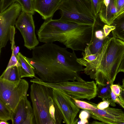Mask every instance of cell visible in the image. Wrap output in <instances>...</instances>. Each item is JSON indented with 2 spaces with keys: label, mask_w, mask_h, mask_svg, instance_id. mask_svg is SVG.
<instances>
[{
  "label": "cell",
  "mask_w": 124,
  "mask_h": 124,
  "mask_svg": "<svg viewBox=\"0 0 124 124\" xmlns=\"http://www.w3.org/2000/svg\"><path fill=\"white\" fill-rule=\"evenodd\" d=\"M67 49L53 43H45L35 47L32 57L26 58L44 81H84L78 74L84 71L83 66L77 61L74 51L70 52Z\"/></svg>",
  "instance_id": "obj_1"
},
{
  "label": "cell",
  "mask_w": 124,
  "mask_h": 124,
  "mask_svg": "<svg viewBox=\"0 0 124 124\" xmlns=\"http://www.w3.org/2000/svg\"><path fill=\"white\" fill-rule=\"evenodd\" d=\"M52 18L45 20L38 31L39 41L44 43L58 42L73 51L84 52L91 41L93 26Z\"/></svg>",
  "instance_id": "obj_2"
},
{
  "label": "cell",
  "mask_w": 124,
  "mask_h": 124,
  "mask_svg": "<svg viewBox=\"0 0 124 124\" xmlns=\"http://www.w3.org/2000/svg\"><path fill=\"white\" fill-rule=\"evenodd\" d=\"M124 55V41L113 37L103 46L94 60L89 61L78 58L84 72L94 79L96 84H113Z\"/></svg>",
  "instance_id": "obj_3"
},
{
  "label": "cell",
  "mask_w": 124,
  "mask_h": 124,
  "mask_svg": "<svg viewBox=\"0 0 124 124\" xmlns=\"http://www.w3.org/2000/svg\"><path fill=\"white\" fill-rule=\"evenodd\" d=\"M32 83L30 96L35 124H56L52 89L40 84Z\"/></svg>",
  "instance_id": "obj_4"
},
{
  "label": "cell",
  "mask_w": 124,
  "mask_h": 124,
  "mask_svg": "<svg viewBox=\"0 0 124 124\" xmlns=\"http://www.w3.org/2000/svg\"><path fill=\"white\" fill-rule=\"evenodd\" d=\"M59 9L63 21L93 26L96 20L90 0H62Z\"/></svg>",
  "instance_id": "obj_5"
},
{
  "label": "cell",
  "mask_w": 124,
  "mask_h": 124,
  "mask_svg": "<svg viewBox=\"0 0 124 124\" xmlns=\"http://www.w3.org/2000/svg\"><path fill=\"white\" fill-rule=\"evenodd\" d=\"M31 82L40 84L52 89L62 90L70 97L79 100L90 101L97 95V85L91 81H68L56 83L46 82L35 77Z\"/></svg>",
  "instance_id": "obj_6"
},
{
  "label": "cell",
  "mask_w": 124,
  "mask_h": 124,
  "mask_svg": "<svg viewBox=\"0 0 124 124\" xmlns=\"http://www.w3.org/2000/svg\"><path fill=\"white\" fill-rule=\"evenodd\" d=\"M29 86L24 79L12 82L0 78V100L14 112L21 100L27 96Z\"/></svg>",
  "instance_id": "obj_7"
},
{
  "label": "cell",
  "mask_w": 124,
  "mask_h": 124,
  "mask_svg": "<svg viewBox=\"0 0 124 124\" xmlns=\"http://www.w3.org/2000/svg\"><path fill=\"white\" fill-rule=\"evenodd\" d=\"M114 28L112 25H108L101 21L99 16H96L93 25L91 41L82 53L83 57L92 55L98 56L104 45L113 36L112 31Z\"/></svg>",
  "instance_id": "obj_8"
},
{
  "label": "cell",
  "mask_w": 124,
  "mask_h": 124,
  "mask_svg": "<svg viewBox=\"0 0 124 124\" xmlns=\"http://www.w3.org/2000/svg\"><path fill=\"white\" fill-rule=\"evenodd\" d=\"M52 96L55 109L64 123L67 124L77 123L76 116L79 108L71 97L62 90L53 89Z\"/></svg>",
  "instance_id": "obj_9"
},
{
  "label": "cell",
  "mask_w": 124,
  "mask_h": 124,
  "mask_svg": "<svg viewBox=\"0 0 124 124\" xmlns=\"http://www.w3.org/2000/svg\"><path fill=\"white\" fill-rule=\"evenodd\" d=\"M22 11L19 3L16 2L0 13V54L10 39V28L15 23Z\"/></svg>",
  "instance_id": "obj_10"
},
{
  "label": "cell",
  "mask_w": 124,
  "mask_h": 124,
  "mask_svg": "<svg viewBox=\"0 0 124 124\" xmlns=\"http://www.w3.org/2000/svg\"><path fill=\"white\" fill-rule=\"evenodd\" d=\"M32 14L22 11L16 21V27L20 31L24 41V46L30 50L39 44L35 33Z\"/></svg>",
  "instance_id": "obj_11"
},
{
  "label": "cell",
  "mask_w": 124,
  "mask_h": 124,
  "mask_svg": "<svg viewBox=\"0 0 124 124\" xmlns=\"http://www.w3.org/2000/svg\"><path fill=\"white\" fill-rule=\"evenodd\" d=\"M85 110L89 113L91 117L104 124H124V112L121 109L108 107L101 109L96 105L93 110Z\"/></svg>",
  "instance_id": "obj_12"
},
{
  "label": "cell",
  "mask_w": 124,
  "mask_h": 124,
  "mask_svg": "<svg viewBox=\"0 0 124 124\" xmlns=\"http://www.w3.org/2000/svg\"><path fill=\"white\" fill-rule=\"evenodd\" d=\"M11 120L13 124H35L33 109L27 96L19 102Z\"/></svg>",
  "instance_id": "obj_13"
},
{
  "label": "cell",
  "mask_w": 124,
  "mask_h": 124,
  "mask_svg": "<svg viewBox=\"0 0 124 124\" xmlns=\"http://www.w3.org/2000/svg\"><path fill=\"white\" fill-rule=\"evenodd\" d=\"M34 9L42 19L46 20L53 17L59 9L62 0H33Z\"/></svg>",
  "instance_id": "obj_14"
},
{
  "label": "cell",
  "mask_w": 124,
  "mask_h": 124,
  "mask_svg": "<svg viewBox=\"0 0 124 124\" xmlns=\"http://www.w3.org/2000/svg\"><path fill=\"white\" fill-rule=\"evenodd\" d=\"M117 12L114 0H103L99 16L101 21L110 25L115 20Z\"/></svg>",
  "instance_id": "obj_15"
},
{
  "label": "cell",
  "mask_w": 124,
  "mask_h": 124,
  "mask_svg": "<svg viewBox=\"0 0 124 124\" xmlns=\"http://www.w3.org/2000/svg\"><path fill=\"white\" fill-rule=\"evenodd\" d=\"M18 62L20 64L19 66L21 78L24 77L33 78L35 77V68L30 64L26 57L19 52L17 55Z\"/></svg>",
  "instance_id": "obj_16"
},
{
  "label": "cell",
  "mask_w": 124,
  "mask_h": 124,
  "mask_svg": "<svg viewBox=\"0 0 124 124\" xmlns=\"http://www.w3.org/2000/svg\"><path fill=\"white\" fill-rule=\"evenodd\" d=\"M0 78L10 81H16L21 79L19 66L15 65L7 67L0 77Z\"/></svg>",
  "instance_id": "obj_17"
},
{
  "label": "cell",
  "mask_w": 124,
  "mask_h": 124,
  "mask_svg": "<svg viewBox=\"0 0 124 124\" xmlns=\"http://www.w3.org/2000/svg\"><path fill=\"white\" fill-rule=\"evenodd\" d=\"M111 25L114 27L112 31L113 36L124 41V17L115 19Z\"/></svg>",
  "instance_id": "obj_18"
},
{
  "label": "cell",
  "mask_w": 124,
  "mask_h": 124,
  "mask_svg": "<svg viewBox=\"0 0 124 124\" xmlns=\"http://www.w3.org/2000/svg\"><path fill=\"white\" fill-rule=\"evenodd\" d=\"M113 84L108 83L103 85L97 84V95L98 97L103 99H106L111 97V85Z\"/></svg>",
  "instance_id": "obj_19"
},
{
  "label": "cell",
  "mask_w": 124,
  "mask_h": 124,
  "mask_svg": "<svg viewBox=\"0 0 124 124\" xmlns=\"http://www.w3.org/2000/svg\"><path fill=\"white\" fill-rule=\"evenodd\" d=\"M14 112L0 100V120L6 121L11 120Z\"/></svg>",
  "instance_id": "obj_20"
},
{
  "label": "cell",
  "mask_w": 124,
  "mask_h": 124,
  "mask_svg": "<svg viewBox=\"0 0 124 124\" xmlns=\"http://www.w3.org/2000/svg\"><path fill=\"white\" fill-rule=\"evenodd\" d=\"M21 5L22 11L34 14L35 11L34 9L33 0H15Z\"/></svg>",
  "instance_id": "obj_21"
},
{
  "label": "cell",
  "mask_w": 124,
  "mask_h": 124,
  "mask_svg": "<svg viewBox=\"0 0 124 124\" xmlns=\"http://www.w3.org/2000/svg\"><path fill=\"white\" fill-rule=\"evenodd\" d=\"M71 97L75 104L79 108L85 110H93L95 108L97 105L90 102L82 101Z\"/></svg>",
  "instance_id": "obj_22"
},
{
  "label": "cell",
  "mask_w": 124,
  "mask_h": 124,
  "mask_svg": "<svg viewBox=\"0 0 124 124\" xmlns=\"http://www.w3.org/2000/svg\"><path fill=\"white\" fill-rule=\"evenodd\" d=\"M114 1L117 10L115 20L124 17V0H114Z\"/></svg>",
  "instance_id": "obj_23"
},
{
  "label": "cell",
  "mask_w": 124,
  "mask_h": 124,
  "mask_svg": "<svg viewBox=\"0 0 124 124\" xmlns=\"http://www.w3.org/2000/svg\"><path fill=\"white\" fill-rule=\"evenodd\" d=\"M15 0H0V11L2 12L15 2Z\"/></svg>",
  "instance_id": "obj_24"
},
{
  "label": "cell",
  "mask_w": 124,
  "mask_h": 124,
  "mask_svg": "<svg viewBox=\"0 0 124 124\" xmlns=\"http://www.w3.org/2000/svg\"><path fill=\"white\" fill-rule=\"evenodd\" d=\"M110 98L113 101L116 103L124 109V104L111 89Z\"/></svg>",
  "instance_id": "obj_25"
},
{
  "label": "cell",
  "mask_w": 124,
  "mask_h": 124,
  "mask_svg": "<svg viewBox=\"0 0 124 124\" xmlns=\"http://www.w3.org/2000/svg\"><path fill=\"white\" fill-rule=\"evenodd\" d=\"M18 63L17 57L12 52L11 58L7 67L15 65L17 66Z\"/></svg>",
  "instance_id": "obj_26"
},
{
  "label": "cell",
  "mask_w": 124,
  "mask_h": 124,
  "mask_svg": "<svg viewBox=\"0 0 124 124\" xmlns=\"http://www.w3.org/2000/svg\"><path fill=\"white\" fill-rule=\"evenodd\" d=\"M15 28L14 26L11 27L10 30V40L11 44V49L15 45L14 41V36Z\"/></svg>",
  "instance_id": "obj_27"
},
{
  "label": "cell",
  "mask_w": 124,
  "mask_h": 124,
  "mask_svg": "<svg viewBox=\"0 0 124 124\" xmlns=\"http://www.w3.org/2000/svg\"><path fill=\"white\" fill-rule=\"evenodd\" d=\"M103 101L101 102L98 104H97V107L98 109H105L109 107L110 103L107 100L105 99L102 100Z\"/></svg>",
  "instance_id": "obj_28"
},
{
  "label": "cell",
  "mask_w": 124,
  "mask_h": 124,
  "mask_svg": "<svg viewBox=\"0 0 124 124\" xmlns=\"http://www.w3.org/2000/svg\"><path fill=\"white\" fill-rule=\"evenodd\" d=\"M90 116L89 113L86 110L83 109L80 112L79 117L80 120L87 119Z\"/></svg>",
  "instance_id": "obj_29"
},
{
  "label": "cell",
  "mask_w": 124,
  "mask_h": 124,
  "mask_svg": "<svg viewBox=\"0 0 124 124\" xmlns=\"http://www.w3.org/2000/svg\"><path fill=\"white\" fill-rule=\"evenodd\" d=\"M111 88L114 93L118 96H119L121 91L120 88L118 84H112Z\"/></svg>",
  "instance_id": "obj_30"
},
{
  "label": "cell",
  "mask_w": 124,
  "mask_h": 124,
  "mask_svg": "<svg viewBox=\"0 0 124 124\" xmlns=\"http://www.w3.org/2000/svg\"><path fill=\"white\" fill-rule=\"evenodd\" d=\"M120 72L124 73V55L118 68L117 72V74Z\"/></svg>",
  "instance_id": "obj_31"
},
{
  "label": "cell",
  "mask_w": 124,
  "mask_h": 124,
  "mask_svg": "<svg viewBox=\"0 0 124 124\" xmlns=\"http://www.w3.org/2000/svg\"><path fill=\"white\" fill-rule=\"evenodd\" d=\"M12 52H13L14 55L17 57V55L19 52L20 47L18 46H16L15 45L11 49Z\"/></svg>",
  "instance_id": "obj_32"
},
{
  "label": "cell",
  "mask_w": 124,
  "mask_h": 124,
  "mask_svg": "<svg viewBox=\"0 0 124 124\" xmlns=\"http://www.w3.org/2000/svg\"><path fill=\"white\" fill-rule=\"evenodd\" d=\"M120 88L121 91L119 97L124 104V89H123L120 87Z\"/></svg>",
  "instance_id": "obj_33"
},
{
  "label": "cell",
  "mask_w": 124,
  "mask_h": 124,
  "mask_svg": "<svg viewBox=\"0 0 124 124\" xmlns=\"http://www.w3.org/2000/svg\"><path fill=\"white\" fill-rule=\"evenodd\" d=\"M88 123V121L87 119L85 120H80L78 121L77 123L78 124H86Z\"/></svg>",
  "instance_id": "obj_34"
},
{
  "label": "cell",
  "mask_w": 124,
  "mask_h": 124,
  "mask_svg": "<svg viewBox=\"0 0 124 124\" xmlns=\"http://www.w3.org/2000/svg\"><path fill=\"white\" fill-rule=\"evenodd\" d=\"M92 124H104L103 123L101 122H99L97 121H94L91 123Z\"/></svg>",
  "instance_id": "obj_35"
},
{
  "label": "cell",
  "mask_w": 124,
  "mask_h": 124,
  "mask_svg": "<svg viewBox=\"0 0 124 124\" xmlns=\"http://www.w3.org/2000/svg\"><path fill=\"white\" fill-rule=\"evenodd\" d=\"M122 83V85H120L119 84H118V85L120 87H121L123 89H124V78L123 79Z\"/></svg>",
  "instance_id": "obj_36"
},
{
  "label": "cell",
  "mask_w": 124,
  "mask_h": 124,
  "mask_svg": "<svg viewBox=\"0 0 124 124\" xmlns=\"http://www.w3.org/2000/svg\"><path fill=\"white\" fill-rule=\"evenodd\" d=\"M0 124H9V123H8L7 121H4L0 120Z\"/></svg>",
  "instance_id": "obj_37"
}]
</instances>
